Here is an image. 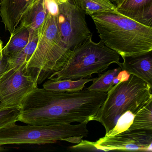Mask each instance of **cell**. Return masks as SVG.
I'll use <instances>...</instances> for the list:
<instances>
[{
    "mask_svg": "<svg viewBox=\"0 0 152 152\" xmlns=\"http://www.w3.org/2000/svg\"><path fill=\"white\" fill-rule=\"evenodd\" d=\"M2 109V108H1V104H0V109Z\"/></svg>",
    "mask_w": 152,
    "mask_h": 152,
    "instance_id": "484cf974",
    "label": "cell"
},
{
    "mask_svg": "<svg viewBox=\"0 0 152 152\" xmlns=\"http://www.w3.org/2000/svg\"><path fill=\"white\" fill-rule=\"evenodd\" d=\"M10 69L8 57L4 56L2 50L0 51V80Z\"/></svg>",
    "mask_w": 152,
    "mask_h": 152,
    "instance_id": "603a6c76",
    "label": "cell"
},
{
    "mask_svg": "<svg viewBox=\"0 0 152 152\" xmlns=\"http://www.w3.org/2000/svg\"><path fill=\"white\" fill-rule=\"evenodd\" d=\"M76 7L83 10L85 15H91L105 12H116L113 0H70Z\"/></svg>",
    "mask_w": 152,
    "mask_h": 152,
    "instance_id": "e0dca14e",
    "label": "cell"
},
{
    "mask_svg": "<svg viewBox=\"0 0 152 152\" xmlns=\"http://www.w3.org/2000/svg\"><path fill=\"white\" fill-rule=\"evenodd\" d=\"M107 95L87 88L66 93L37 87L23 100L18 121L35 125L89 122L94 121Z\"/></svg>",
    "mask_w": 152,
    "mask_h": 152,
    "instance_id": "6da1fadb",
    "label": "cell"
},
{
    "mask_svg": "<svg viewBox=\"0 0 152 152\" xmlns=\"http://www.w3.org/2000/svg\"><path fill=\"white\" fill-rule=\"evenodd\" d=\"M27 63L10 68L0 80V104L2 109L20 107L26 97L38 82L26 67Z\"/></svg>",
    "mask_w": 152,
    "mask_h": 152,
    "instance_id": "52a82bcc",
    "label": "cell"
},
{
    "mask_svg": "<svg viewBox=\"0 0 152 152\" xmlns=\"http://www.w3.org/2000/svg\"><path fill=\"white\" fill-rule=\"evenodd\" d=\"M69 151L73 152H92V151H100L98 149L95 145V142L83 140L82 139L79 143L75 145L68 147Z\"/></svg>",
    "mask_w": 152,
    "mask_h": 152,
    "instance_id": "7402d4cb",
    "label": "cell"
},
{
    "mask_svg": "<svg viewBox=\"0 0 152 152\" xmlns=\"http://www.w3.org/2000/svg\"><path fill=\"white\" fill-rule=\"evenodd\" d=\"M38 32L30 34L29 42L21 51L8 58L10 68L19 67L27 63L34 52L38 41Z\"/></svg>",
    "mask_w": 152,
    "mask_h": 152,
    "instance_id": "ac0fdd59",
    "label": "cell"
},
{
    "mask_svg": "<svg viewBox=\"0 0 152 152\" xmlns=\"http://www.w3.org/2000/svg\"><path fill=\"white\" fill-rule=\"evenodd\" d=\"M134 117V114L130 111L125 112L117 120L114 127L106 133L105 137H113L127 130L132 124Z\"/></svg>",
    "mask_w": 152,
    "mask_h": 152,
    "instance_id": "ffe728a7",
    "label": "cell"
},
{
    "mask_svg": "<svg viewBox=\"0 0 152 152\" xmlns=\"http://www.w3.org/2000/svg\"><path fill=\"white\" fill-rule=\"evenodd\" d=\"M30 37L28 29L18 26L13 33L10 34L7 45L2 49L4 56L9 58L21 51L28 44Z\"/></svg>",
    "mask_w": 152,
    "mask_h": 152,
    "instance_id": "9a60e30c",
    "label": "cell"
},
{
    "mask_svg": "<svg viewBox=\"0 0 152 152\" xmlns=\"http://www.w3.org/2000/svg\"><path fill=\"white\" fill-rule=\"evenodd\" d=\"M116 10L124 16L152 27V0H124Z\"/></svg>",
    "mask_w": 152,
    "mask_h": 152,
    "instance_id": "8fae6325",
    "label": "cell"
},
{
    "mask_svg": "<svg viewBox=\"0 0 152 152\" xmlns=\"http://www.w3.org/2000/svg\"><path fill=\"white\" fill-rule=\"evenodd\" d=\"M120 56L101 41L95 42L90 38L75 48L61 69L52 73L48 80H77L100 74L111 64L120 65Z\"/></svg>",
    "mask_w": 152,
    "mask_h": 152,
    "instance_id": "277c9868",
    "label": "cell"
},
{
    "mask_svg": "<svg viewBox=\"0 0 152 152\" xmlns=\"http://www.w3.org/2000/svg\"><path fill=\"white\" fill-rule=\"evenodd\" d=\"M100 41L122 58L138 56L152 50V27L115 12L91 15Z\"/></svg>",
    "mask_w": 152,
    "mask_h": 152,
    "instance_id": "7a4b0ae2",
    "label": "cell"
},
{
    "mask_svg": "<svg viewBox=\"0 0 152 152\" xmlns=\"http://www.w3.org/2000/svg\"><path fill=\"white\" fill-rule=\"evenodd\" d=\"M56 16L48 13L38 31L36 48L26 64L38 82L41 76L60 70L71 52L62 40Z\"/></svg>",
    "mask_w": 152,
    "mask_h": 152,
    "instance_id": "8992f818",
    "label": "cell"
},
{
    "mask_svg": "<svg viewBox=\"0 0 152 152\" xmlns=\"http://www.w3.org/2000/svg\"><path fill=\"white\" fill-rule=\"evenodd\" d=\"M113 1L114 4L115 5L116 7L120 5L124 0H113Z\"/></svg>",
    "mask_w": 152,
    "mask_h": 152,
    "instance_id": "cb8c5ba5",
    "label": "cell"
},
{
    "mask_svg": "<svg viewBox=\"0 0 152 152\" xmlns=\"http://www.w3.org/2000/svg\"><path fill=\"white\" fill-rule=\"evenodd\" d=\"M35 0H1L0 16L7 31L12 34L22 17Z\"/></svg>",
    "mask_w": 152,
    "mask_h": 152,
    "instance_id": "30bf717a",
    "label": "cell"
},
{
    "mask_svg": "<svg viewBox=\"0 0 152 152\" xmlns=\"http://www.w3.org/2000/svg\"><path fill=\"white\" fill-rule=\"evenodd\" d=\"M2 46H3V42H2V41L0 39V51H1L2 49H3V48H2L3 47Z\"/></svg>",
    "mask_w": 152,
    "mask_h": 152,
    "instance_id": "d4e9b609",
    "label": "cell"
},
{
    "mask_svg": "<svg viewBox=\"0 0 152 152\" xmlns=\"http://www.w3.org/2000/svg\"><path fill=\"white\" fill-rule=\"evenodd\" d=\"M20 107L0 109V129L18 121Z\"/></svg>",
    "mask_w": 152,
    "mask_h": 152,
    "instance_id": "44dd1931",
    "label": "cell"
},
{
    "mask_svg": "<svg viewBox=\"0 0 152 152\" xmlns=\"http://www.w3.org/2000/svg\"><path fill=\"white\" fill-rule=\"evenodd\" d=\"M119 67L145 82L152 88V51L141 56L123 58Z\"/></svg>",
    "mask_w": 152,
    "mask_h": 152,
    "instance_id": "7c38bea8",
    "label": "cell"
},
{
    "mask_svg": "<svg viewBox=\"0 0 152 152\" xmlns=\"http://www.w3.org/2000/svg\"><path fill=\"white\" fill-rule=\"evenodd\" d=\"M130 76V74L119 66L99 74L98 77L93 78L92 84L87 88L91 91L107 93L113 86L119 82L128 80Z\"/></svg>",
    "mask_w": 152,
    "mask_h": 152,
    "instance_id": "5bb4252c",
    "label": "cell"
},
{
    "mask_svg": "<svg viewBox=\"0 0 152 152\" xmlns=\"http://www.w3.org/2000/svg\"><path fill=\"white\" fill-rule=\"evenodd\" d=\"M0 1H1V0H0Z\"/></svg>",
    "mask_w": 152,
    "mask_h": 152,
    "instance_id": "4316f807",
    "label": "cell"
},
{
    "mask_svg": "<svg viewBox=\"0 0 152 152\" xmlns=\"http://www.w3.org/2000/svg\"><path fill=\"white\" fill-rule=\"evenodd\" d=\"M128 130H152V100L146 104L135 115Z\"/></svg>",
    "mask_w": 152,
    "mask_h": 152,
    "instance_id": "d6986e66",
    "label": "cell"
},
{
    "mask_svg": "<svg viewBox=\"0 0 152 152\" xmlns=\"http://www.w3.org/2000/svg\"><path fill=\"white\" fill-rule=\"evenodd\" d=\"M88 122L49 125H18L16 123L0 129V146L13 144L44 145L65 141L76 144L88 137Z\"/></svg>",
    "mask_w": 152,
    "mask_h": 152,
    "instance_id": "5b68a950",
    "label": "cell"
},
{
    "mask_svg": "<svg viewBox=\"0 0 152 152\" xmlns=\"http://www.w3.org/2000/svg\"><path fill=\"white\" fill-rule=\"evenodd\" d=\"M152 88L143 80L130 75L128 80L119 82L107 93L94 121L100 123L107 133L125 112L130 111L135 115L152 100Z\"/></svg>",
    "mask_w": 152,
    "mask_h": 152,
    "instance_id": "3957f363",
    "label": "cell"
},
{
    "mask_svg": "<svg viewBox=\"0 0 152 152\" xmlns=\"http://www.w3.org/2000/svg\"><path fill=\"white\" fill-rule=\"evenodd\" d=\"M57 21L60 35L67 49L71 51L76 46L92 38L83 10L70 0L58 5Z\"/></svg>",
    "mask_w": 152,
    "mask_h": 152,
    "instance_id": "ba28073f",
    "label": "cell"
},
{
    "mask_svg": "<svg viewBox=\"0 0 152 152\" xmlns=\"http://www.w3.org/2000/svg\"><path fill=\"white\" fill-rule=\"evenodd\" d=\"M152 130H127L113 137L104 136L95 142L102 152L109 151H152Z\"/></svg>",
    "mask_w": 152,
    "mask_h": 152,
    "instance_id": "9c48e42d",
    "label": "cell"
},
{
    "mask_svg": "<svg viewBox=\"0 0 152 152\" xmlns=\"http://www.w3.org/2000/svg\"><path fill=\"white\" fill-rule=\"evenodd\" d=\"M48 13L44 0H35L22 17L19 26L28 29L30 34L38 32Z\"/></svg>",
    "mask_w": 152,
    "mask_h": 152,
    "instance_id": "4fadbf2b",
    "label": "cell"
},
{
    "mask_svg": "<svg viewBox=\"0 0 152 152\" xmlns=\"http://www.w3.org/2000/svg\"><path fill=\"white\" fill-rule=\"evenodd\" d=\"M93 79L85 78L77 80H49L43 84L45 89L58 92L73 93L79 92L84 89L85 84L92 81Z\"/></svg>",
    "mask_w": 152,
    "mask_h": 152,
    "instance_id": "2e32d148",
    "label": "cell"
}]
</instances>
